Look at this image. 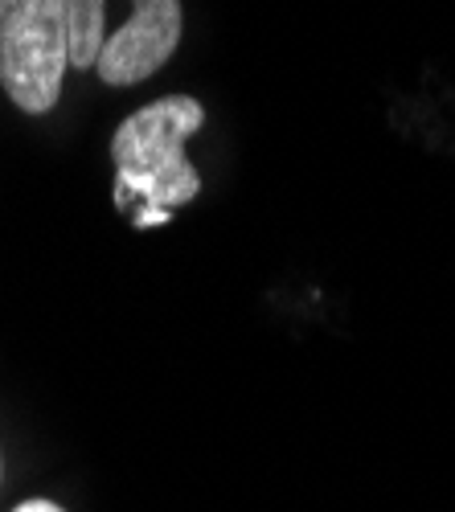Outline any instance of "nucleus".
<instances>
[{"mask_svg": "<svg viewBox=\"0 0 455 512\" xmlns=\"http://www.w3.org/2000/svg\"><path fill=\"white\" fill-rule=\"evenodd\" d=\"M13 512H66V508H58L54 500H25V504H17Z\"/></svg>", "mask_w": 455, "mask_h": 512, "instance_id": "nucleus-5", "label": "nucleus"}, {"mask_svg": "<svg viewBox=\"0 0 455 512\" xmlns=\"http://www.w3.org/2000/svg\"><path fill=\"white\" fill-rule=\"evenodd\" d=\"M66 0H0V87L9 99L46 115L66 78Z\"/></svg>", "mask_w": 455, "mask_h": 512, "instance_id": "nucleus-2", "label": "nucleus"}, {"mask_svg": "<svg viewBox=\"0 0 455 512\" xmlns=\"http://www.w3.org/2000/svg\"><path fill=\"white\" fill-rule=\"evenodd\" d=\"M205 107L193 95H164L119 123L111 140V160L119 173L115 201L128 209L136 226L169 222V209L201 193L197 168L185 160V140L201 132Z\"/></svg>", "mask_w": 455, "mask_h": 512, "instance_id": "nucleus-1", "label": "nucleus"}, {"mask_svg": "<svg viewBox=\"0 0 455 512\" xmlns=\"http://www.w3.org/2000/svg\"><path fill=\"white\" fill-rule=\"evenodd\" d=\"M132 5L136 13L103 41V54L95 62L107 87H132L152 78L181 41V0H132Z\"/></svg>", "mask_w": 455, "mask_h": 512, "instance_id": "nucleus-3", "label": "nucleus"}, {"mask_svg": "<svg viewBox=\"0 0 455 512\" xmlns=\"http://www.w3.org/2000/svg\"><path fill=\"white\" fill-rule=\"evenodd\" d=\"M107 0H66V62L74 70H91L103 54Z\"/></svg>", "mask_w": 455, "mask_h": 512, "instance_id": "nucleus-4", "label": "nucleus"}]
</instances>
